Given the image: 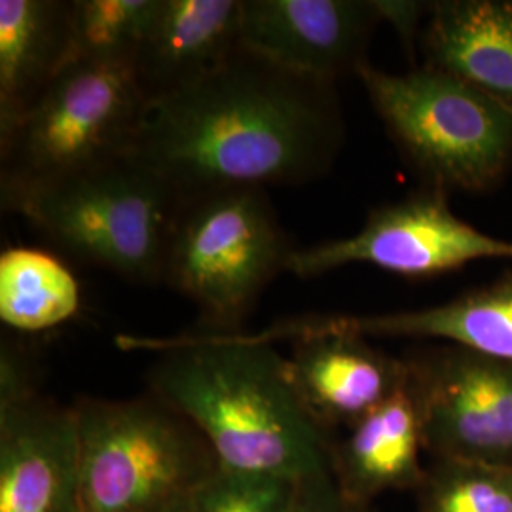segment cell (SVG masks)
I'll list each match as a JSON object with an SVG mask.
<instances>
[{"mask_svg": "<svg viewBox=\"0 0 512 512\" xmlns=\"http://www.w3.org/2000/svg\"><path fill=\"white\" fill-rule=\"evenodd\" d=\"M346 141L334 82L241 48L219 69L148 101L128 156L181 200L325 177Z\"/></svg>", "mask_w": 512, "mask_h": 512, "instance_id": "1", "label": "cell"}, {"mask_svg": "<svg viewBox=\"0 0 512 512\" xmlns=\"http://www.w3.org/2000/svg\"><path fill=\"white\" fill-rule=\"evenodd\" d=\"M116 344L158 353L148 391L192 421L222 465L296 482L332 473L338 439L304 406L274 344L245 330L118 336Z\"/></svg>", "mask_w": 512, "mask_h": 512, "instance_id": "2", "label": "cell"}, {"mask_svg": "<svg viewBox=\"0 0 512 512\" xmlns=\"http://www.w3.org/2000/svg\"><path fill=\"white\" fill-rule=\"evenodd\" d=\"M57 247L135 285H164L183 200L131 156L0 198Z\"/></svg>", "mask_w": 512, "mask_h": 512, "instance_id": "3", "label": "cell"}, {"mask_svg": "<svg viewBox=\"0 0 512 512\" xmlns=\"http://www.w3.org/2000/svg\"><path fill=\"white\" fill-rule=\"evenodd\" d=\"M82 512H184L219 469L211 444L181 412L147 391L80 397Z\"/></svg>", "mask_w": 512, "mask_h": 512, "instance_id": "4", "label": "cell"}, {"mask_svg": "<svg viewBox=\"0 0 512 512\" xmlns=\"http://www.w3.org/2000/svg\"><path fill=\"white\" fill-rule=\"evenodd\" d=\"M385 131L423 181L446 192L484 194L512 169V109L431 67L385 73L365 63L355 74Z\"/></svg>", "mask_w": 512, "mask_h": 512, "instance_id": "5", "label": "cell"}, {"mask_svg": "<svg viewBox=\"0 0 512 512\" xmlns=\"http://www.w3.org/2000/svg\"><path fill=\"white\" fill-rule=\"evenodd\" d=\"M294 251L266 190H222L183 203L164 285L198 308L207 332H241Z\"/></svg>", "mask_w": 512, "mask_h": 512, "instance_id": "6", "label": "cell"}, {"mask_svg": "<svg viewBox=\"0 0 512 512\" xmlns=\"http://www.w3.org/2000/svg\"><path fill=\"white\" fill-rule=\"evenodd\" d=\"M133 63H71L0 139V198L128 156L147 109Z\"/></svg>", "mask_w": 512, "mask_h": 512, "instance_id": "7", "label": "cell"}, {"mask_svg": "<svg viewBox=\"0 0 512 512\" xmlns=\"http://www.w3.org/2000/svg\"><path fill=\"white\" fill-rule=\"evenodd\" d=\"M476 260H512V241L471 226L454 213L446 192L423 186L372 209L353 236L296 249L287 272L311 279L349 264H368L421 279L456 272Z\"/></svg>", "mask_w": 512, "mask_h": 512, "instance_id": "8", "label": "cell"}, {"mask_svg": "<svg viewBox=\"0 0 512 512\" xmlns=\"http://www.w3.org/2000/svg\"><path fill=\"white\" fill-rule=\"evenodd\" d=\"M431 459L512 469V363L450 344L404 355Z\"/></svg>", "mask_w": 512, "mask_h": 512, "instance_id": "9", "label": "cell"}, {"mask_svg": "<svg viewBox=\"0 0 512 512\" xmlns=\"http://www.w3.org/2000/svg\"><path fill=\"white\" fill-rule=\"evenodd\" d=\"M382 23L374 0H241V46L323 82L357 74Z\"/></svg>", "mask_w": 512, "mask_h": 512, "instance_id": "10", "label": "cell"}, {"mask_svg": "<svg viewBox=\"0 0 512 512\" xmlns=\"http://www.w3.org/2000/svg\"><path fill=\"white\" fill-rule=\"evenodd\" d=\"M325 332L355 334L368 340H433L512 363V272L431 308L368 315H302L283 319L253 336L275 344Z\"/></svg>", "mask_w": 512, "mask_h": 512, "instance_id": "11", "label": "cell"}, {"mask_svg": "<svg viewBox=\"0 0 512 512\" xmlns=\"http://www.w3.org/2000/svg\"><path fill=\"white\" fill-rule=\"evenodd\" d=\"M0 512H82L74 404L44 393L0 404Z\"/></svg>", "mask_w": 512, "mask_h": 512, "instance_id": "12", "label": "cell"}, {"mask_svg": "<svg viewBox=\"0 0 512 512\" xmlns=\"http://www.w3.org/2000/svg\"><path fill=\"white\" fill-rule=\"evenodd\" d=\"M287 361L302 403L332 433L355 427L408 384L404 357H393L355 334L298 338Z\"/></svg>", "mask_w": 512, "mask_h": 512, "instance_id": "13", "label": "cell"}, {"mask_svg": "<svg viewBox=\"0 0 512 512\" xmlns=\"http://www.w3.org/2000/svg\"><path fill=\"white\" fill-rule=\"evenodd\" d=\"M241 48V0H162L133 69L152 101L213 73Z\"/></svg>", "mask_w": 512, "mask_h": 512, "instance_id": "14", "label": "cell"}, {"mask_svg": "<svg viewBox=\"0 0 512 512\" xmlns=\"http://www.w3.org/2000/svg\"><path fill=\"white\" fill-rule=\"evenodd\" d=\"M425 67L512 109V0H437L420 38Z\"/></svg>", "mask_w": 512, "mask_h": 512, "instance_id": "15", "label": "cell"}, {"mask_svg": "<svg viewBox=\"0 0 512 512\" xmlns=\"http://www.w3.org/2000/svg\"><path fill=\"white\" fill-rule=\"evenodd\" d=\"M421 425L408 384L338 440L332 458L336 488L348 501L372 507L385 492H416L425 476Z\"/></svg>", "mask_w": 512, "mask_h": 512, "instance_id": "16", "label": "cell"}, {"mask_svg": "<svg viewBox=\"0 0 512 512\" xmlns=\"http://www.w3.org/2000/svg\"><path fill=\"white\" fill-rule=\"evenodd\" d=\"M71 2L0 0V139L69 65Z\"/></svg>", "mask_w": 512, "mask_h": 512, "instance_id": "17", "label": "cell"}, {"mask_svg": "<svg viewBox=\"0 0 512 512\" xmlns=\"http://www.w3.org/2000/svg\"><path fill=\"white\" fill-rule=\"evenodd\" d=\"M80 304L78 279L54 253L23 245L0 253V319L8 329H57L73 319Z\"/></svg>", "mask_w": 512, "mask_h": 512, "instance_id": "18", "label": "cell"}, {"mask_svg": "<svg viewBox=\"0 0 512 512\" xmlns=\"http://www.w3.org/2000/svg\"><path fill=\"white\" fill-rule=\"evenodd\" d=\"M162 0H71V63H133Z\"/></svg>", "mask_w": 512, "mask_h": 512, "instance_id": "19", "label": "cell"}, {"mask_svg": "<svg viewBox=\"0 0 512 512\" xmlns=\"http://www.w3.org/2000/svg\"><path fill=\"white\" fill-rule=\"evenodd\" d=\"M414 494L418 512H512V469L431 459Z\"/></svg>", "mask_w": 512, "mask_h": 512, "instance_id": "20", "label": "cell"}, {"mask_svg": "<svg viewBox=\"0 0 512 512\" xmlns=\"http://www.w3.org/2000/svg\"><path fill=\"white\" fill-rule=\"evenodd\" d=\"M298 482L220 463L184 512H291Z\"/></svg>", "mask_w": 512, "mask_h": 512, "instance_id": "21", "label": "cell"}, {"mask_svg": "<svg viewBox=\"0 0 512 512\" xmlns=\"http://www.w3.org/2000/svg\"><path fill=\"white\" fill-rule=\"evenodd\" d=\"M37 393L42 391L35 351L14 338H4L0 344V404L16 403Z\"/></svg>", "mask_w": 512, "mask_h": 512, "instance_id": "22", "label": "cell"}, {"mask_svg": "<svg viewBox=\"0 0 512 512\" xmlns=\"http://www.w3.org/2000/svg\"><path fill=\"white\" fill-rule=\"evenodd\" d=\"M291 512H372V507L348 501L336 488L332 473H327L298 482Z\"/></svg>", "mask_w": 512, "mask_h": 512, "instance_id": "23", "label": "cell"}, {"mask_svg": "<svg viewBox=\"0 0 512 512\" xmlns=\"http://www.w3.org/2000/svg\"><path fill=\"white\" fill-rule=\"evenodd\" d=\"M380 12L382 23H387L395 29L401 38L406 54L412 57L416 40L421 37L425 19L429 14V2L416 0H374Z\"/></svg>", "mask_w": 512, "mask_h": 512, "instance_id": "24", "label": "cell"}]
</instances>
